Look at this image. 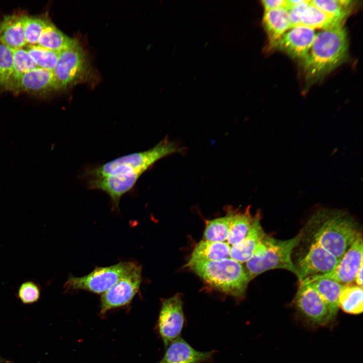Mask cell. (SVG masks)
Here are the masks:
<instances>
[{"label":"cell","instance_id":"5b68a950","mask_svg":"<svg viewBox=\"0 0 363 363\" xmlns=\"http://www.w3.org/2000/svg\"><path fill=\"white\" fill-rule=\"evenodd\" d=\"M302 231L294 237L280 240L267 234L252 256L246 262V270L252 280L267 271L281 269L296 276L297 269L291 255L303 238Z\"/></svg>","mask_w":363,"mask_h":363},{"label":"cell","instance_id":"1f68e13d","mask_svg":"<svg viewBox=\"0 0 363 363\" xmlns=\"http://www.w3.org/2000/svg\"><path fill=\"white\" fill-rule=\"evenodd\" d=\"M265 11L271 10L285 8L287 10V0H264L262 1Z\"/></svg>","mask_w":363,"mask_h":363},{"label":"cell","instance_id":"7a4b0ae2","mask_svg":"<svg viewBox=\"0 0 363 363\" xmlns=\"http://www.w3.org/2000/svg\"><path fill=\"white\" fill-rule=\"evenodd\" d=\"M348 50L347 34L342 26L318 33L302 62L306 81L315 83L339 67L346 60Z\"/></svg>","mask_w":363,"mask_h":363},{"label":"cell","instance_id":"d6986e66","mask_svg":"<svg viewBox=\"0 0 363 363\" xmlns=\"http://www.w3.org/2000/svg\"><path fill=\"white\" fill-rule=\"evenodd\" d=\"M263 23L272 47L286 31L291 28L288 12L285 8L265 11Z\"/></svg>","mask_w":363,"mask_h":363},{"label":"cell","instance_id":"6da1fadb","mask_svg":"<svg viewBox=\"0 0 363 363\" xmlns=\"http://www.w3.org/2000/svg\"><path fill=\"white\" fill-rule=\"evenodd\" d=\"M305 232L310 242L319 244L339 261L360 233L355 219L346 212L324 207L311 215Z\"/></svg>","mask_w":363,"mask_h":363},{"label":"cell","instance_id":"8fae6325","mask_svg":"<svg viewBox=\"0 0 363 363\" xmlns=\"http://www.w3.org/2000/svg\"><path fill=\"white\" fill-rule=\"evenodd\" d=\"M310 246L299 258L295 266L299 282L325 274L337 266L339 260L319 244L310 242Z\"/></svg>","mask_w":363,"mask_h":363},{"label":"cell","instance_id":"9c48e42d","mask_svg":"<svg viewBox=\"0 0 363 363\" xmlns=\"http://www.w3.org/2000/svg\"><path fill=\"white\" fill-rule=\"evenodd\" d=\"M142 282V267L138 265L111 287L102 293L100 314L129 304L138 292Z\"/></svg>","mask_w":363,"mask_h":363},{"label":"cell","instance_id":"cb8c5ba5","mask_svg":"<svg viewBox=\"0 0 363 363\" xmlns=\"http://www.w3.org/2000/svg\"><path fill=\"white\" fill-rule=\"evenodd\" d=\"M254 217L251 214L250 206L243 211H234L227 239V243L230 246L239 243L246 237Z\"/></svg>","mask_w":363,"mask_h":363},{"label":"cell","instance_id":"e0dca14e","mask_svg":"<svg viewBox=\"0 0 363 363\" xmlns=\"http://www.w3.org/2000/svg\"><path fill=\"white\" fill-rule=\"evenodd\" d=\"M26 16L15 13L5 16L0 22V42L12 50L27 45L25 34Z\"/></svg>","mask_w":363,"mask_h":363},{"label":"cell","instance_id":"9a60e30c","mask_svg":"<svg viewBox=\"0 0 363 363\" xmlns=\"http://www.w3.org/2000/svg\"><path fill=\"white\" fill-rule=\"evenodd\" d=\"M165 352L157 363H209L215 351H201L194 349L181 337L166 347Z\"/></svg>","mask_w":363,"mask_h":363},{"label":"cell","instance_id":"7c38bea8","mask_svg":"<svg viewBox=\"0 0 363 363\" xmlns=\"http://www.w3.org/2000/svg\"><path fill=\"white\" fill-rule=\"evenodd\" d=\"M5 90L15 92L45 94L57 89L52 71L37 68L11 78Z\"/></svg>","mask_w":363,"mask_h":363},{"label":"cell","instance_id":"4316f807","mask_svg":"<svg viewBox=\"0 0 363 363\" xmlns=\"http://www.w3.org/2000/svg\"><path fill=\"white\" fill-rule=\"evenodd\" d=\"M26 50L38 68L52 71L57 63L59 52L38 45H27Z\"/></svg>","mask_w":363,"mask_h":363},{"label":"cell","instance_id":"d4e9b609","mask_svg":"<svg viewBox=\"0 0 363 363\" xmlns=\"http://www.w3.org/2000/svg\"><path fill=\"white\" fill-rule=\"evenodd\" d=\"M235 210L229 209L226 215L209 221L205 227V240L224 242L227 240Z\"/></svg>","mask_w":363,"mask_h":363},{"label":"cell","instance_id":"2e32d148","mask_svg":"<svg viewBox=\"0 0 363 363\" xmlns=\"http://www.w3.org/2000/svg\"><path fill=\"white\" fill-rule=\"evenodd\" d=\"M261 218L260 213L258 211L246 237L239 243L230 247V258L242 263L252 256L266 234L261 226Z\"/></svg>","mask_w":363,"mask_h":363},{"label":"cell","instance_id":"8992f818","mask_svg":"<svg viewBox=\"0 0 363 363\" xmlns=\"http://www.w3.org/2000/svg\"><path fill=\"white\" fill-rule=\"evenodd\" d=\"M52 73L57 90H66L82 84L93 85L98 80L88 52L80 41L76 38L59 52Z\"/></svg>","mask_w":363,"mask_h":363},{"label":"cell","instance_id":"f546056e","mask_svg":"<svg viewBox=\"0 0 363 363\" xmlns=\"http://www.w3.org/2000/svg\"><path fill=\"white\" fill-rule=\"evenodd\" d=\"M13 72V50L0 42V88L5 89Z\"/></svg>","mask_w":363,"mask_h":363},{"label":"cell","instance_id":"83f0119b","mask_svg":"<svg viewBox=\"0 0 363 363\" xmlns=\"http://www.w3.org/2000/svg\"><path fill=\"white\" fill-rule=\"evenodd\" d=\"M47 18L38 16H26L25 34L27 45H37L48 21Z\"/></svg>","mask_w":363,"mask_h":363},{"label":"cell","instance_id":"7402d4cb","mask_svg":"<svg viewBox=\"0 0 363 363\" xmlns=\"http://www.w3.org/2000/svg\"><path fill=\"white\" fill-rule=\"evenodd\" d=\"M338 304L339 308L347 314H361L363 310L362 287L352 283L343 285Z\"/></svg>","mask_w":363,"mask_h":363},{"label":"cell","instance_id":"836d02e7","mask_svg":"<svg viewBox=\"0 0 363 363\" xmlns=\"http://www.w3.org/2000/svg\"><path fill=\"white\" fill-rule=\"evenodd\" d=\"M0 363H10L9 361L6 360L0 356Z\"/></svg>","mask_w":363,"mask_h":363},{"label":"cell","instance_id":"f1b7e54d","mask_svg":"<svg viewBox=\"0 0 363 363\" xmlns=\"http://www.w3.org/2000/svg\"><path fill=\"white\" fill-rule=\"evenodd\" d=\"M13 72L10 79L38 68L24 47L13 50Z\"/></svg>","mask_w":363,"mask_h":363},{"label":"cell","instance_id":"4fadbf2b","mask_svg":"<svg viewBox=\"0 0 363 363\" xmlns=\"http://www.w3.org/2000/svg\"><path fill=\"white\" fill-rule=\"evenodd\" d=\"M362 264V238L360 233L333 270L325 274L311 278H328L343 285L352 283Z\"/></svg>","mask_w":363,"mask_h":363},{"label":"cell","instance_id":"44dd1931","mask_svg":"<svg viewBox=\"0 0 363 363\" xmlns=\"http://www.w3.org/2000/svg\"><path fill=\"white\" fill-rule=\"evenodd\" d=\"M299 26L313 29L321 28L325 30L342 25L313 5L310 1L300 15Z\"/></svg>","mask_w":363,"mask_h":363},{"label":"cell","instance_id":"3957f363","mask_svg":"<svg viewBox=\"0 0 363 363\" xmlns=\"http://www.w3.org/2000/svg\"><path fill=\"white\" fill-rule=\"evenodd\" d=\"M173 152L172 145L163 140L147 150L124 155L102 164L85 169L83 177L86 180L114 176L136 185L141 176L159 160Z\"/></svg>","mask_w":363,"mask_h":363},{"label":"cell","instance_id":"d6a6232c","mask_svg":"<svg viewBox=\"0 0 363 363\" xmlns=\"http://www.w3.org/2000/svg\"><path fill=\"white\" fill-rule=\"evenodd\" d=\"M362 267L363 264L361 265L360 266L356 274L354 281L357 285L361 287H362Z\"/></svg>","mask_w":363,"mask_h":363},{"label":"cell","instance_id":"603a6c76","mask_svg":"<svg viewBox=\"0 0 363 363\" xmlns=\"http://www.w3.org/2000/svg\"><path fill=\"white\" fill-rule=\"evenodd\" d=\"M71 38L62 32L50 20L43 31L37 45L45 48L61 52L73 41Z\"/></svg>","mask_w":363,"mask_h":363},{"label":"cell","instance_id":"ac0fdd59","mask_svg":"<svg viewBox=\"0 0 363 363\" xmlns=\"http://www.w3.org/2000/svg\"><path fill=\"white\" fill-rule=\"evenodd\" d=\"M299 282L308 284L318 292L335 319L339 309V297L343 285L326 278H310Z\"/></svg>","mask_w":363,"mask_h":363},{"label":"cell","instance_id":"ffe728a7","mask_svg":"<svg viewBox=\"0 0 363 363\" xmlns=\"http://www.w3.org/2000/svg\"><path fill=\"white\" fill-rule=\"evenodd\" d=\"M230 246L226 242L200 241L194 249L187 266L198 262L215 261L228 258Z\"/></svg>","mask_w":363,"mask_h":363},{"label":"cell","instance_id":"4dcf8cb0","mask_svg":"<svg viewBox=\"0 0 363 363\" xmlns=\"http://www.w3.org/2000/svg\"><path fill=\"white\" fill-rule=\"evenodd\" d=\"M40 285L33 281H27L21 284L17 297L24 304H31L37 301L40 296Z\"/></svg>","mask_w":363,"mask_h":363},{"label":"cell","instance_id":"52a82bcc","mask_svg":"<svg viewBox=\"0 0 363 363\" xmlns=\"http://www.w3.org/2000/svg\"><path fill=\"white\" fill-rule=\"evenodd\" d=\"M137 265L134 262H120L110 266L96 267L91 273L82 277L70 275L64 284L65 291L82 290L103 293Z\"/></svg>","mask_w":363,"mask_h":363},{"label":"cell","instance_id":"5bb4252c","mask_svg":"<svg viewBox=\"0 0 363 363\" xmlns=\"http://www.w3.org/2000/svg\"><path fill=\"white\" fill-rule=\"evenodd\" d=\"M314 29L299 26L285 33L273 47L302 62L308 57L313 43Z\"/></svg>","mask_w":363,"mask_h":363},{"label":"cell","instance_id":"484cf974","mask_svg":"<svg viewBox=\"0 0 363 363\" xmlns=\"http://www.w3.org/2000/svg\"><path fill=\"white\" fill-rule=\"evenodd\" d=\"M312 3L342 24L351 11L354 2L349 0H313Z\"/></svg>","mask_w":363,"mask_h":363},{"label":"cell","instance_id":"ba28073f","mask_svg":"<svg viewBox=\"0 0 363 363\" xmlns=\"http://www.w3.org/2000/svg\"><path fill=\"white\" fill-rule=\"evenodd\" d=\"M293 304L298 313L311 326H325L335 319L318 292L303 282H299Z\"/></svg>","mask_w":363,"mask_h":363},{"label":"cell","instance_id":"30bf717a","mask_svg":"<svg viewBox=\"0 0 363 363\" xmlns=\"http://www.w3.org/2000/svg\"><path fill=\"white\" fill-rule=\"evenodd\" d=\"M185 322L181 294L177 293L162 300L157 329L165 347L180 337Z\"/></svg>","mask_w":363,"mask_h":363},{"label":"cell","instance_id":"277c9868","mask_svg":"<svg viewBox=\"0 0 363 363\" xmlns=\"http://www.w3.org/2000/svg\"><path fill=\"white\" fill-rule=\"evenodd\" d=\"M188 267L212 287L235 298L244 296L251 280L245 267L231 258L198 262Z\"/></svg>","mask_w":363,"mask_h":363}]
</instances>
